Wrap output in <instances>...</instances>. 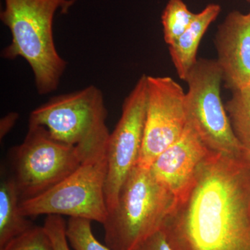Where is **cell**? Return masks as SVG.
Masks as SVG:
<instances>
[{
	"label": "cell",
	"instance_id": "obj_8",
	"mask_svg": "<svg viewBox=\"0 0 250 250\" xmlns=\"http://www.w3.org/2000/svg\"><path fill=\"white\" fill-rule=\"evenodd\" d=\"M147 77H140L125 99L121 118L108 139L105 184L108 211L116 205L122 186L139 161L147 111Z\"/></svg>",
	"mask_w": 250,
	"mask_h": 250
},
{
	"label": "cell",
	"instance_id": "obj_21",
	"mask_svg": "<svg viewBox=\"0 0 250 250\" xmlns=\"http://www.w3.org/2000/svg\"><path fill=\"white\" fill-rule=\"evenodd\" d=\"M77 0H71V3L72 4H74V3L75 2V1H76Z\"/></svg>",
	"mask_w": 250,
	"mask_h": 250
},
{
	"label": "cell",
	"instance_id": "obj_20",
	"mask_svg": "<svg viewBox=\"0 0 250 250\" xmlns=\"http://www.w3.org/2000/svg\"><path fill=\"white\" fill-rule=\"evenodd\" d=\"M19 116L17 113L11 112L1 118L0 121V139H2L14 127Z\"/></svg>",
	"mask_w": 250,
	"mask_h": 250
},
{
	"label": "cell",
	"instance_id": "obj_15",
	"mask_svg": "<svg viewBox=\"0 0 250 250\" xmlns=\"http://www.w3.org/2000/svg\"><path fill=\"white\" fill-rule=\"evenodd\" d=\"M196 14L191 12L183 0H168L161 16L164 41L168 45L185 32Z\"/></svg>",
	"mask_w": 250,
	"mask_h": 250
},
{
	"label": "cell",
	"instance_id": "obj_12",
	"mask_svg": "<svg viewBox=\"0 0 250 250\" xmlns=\"http://www.w3.org/2000/svg\"><path fill=\"white\" fill-rule=\"evenodd\" d=\"M221 12V6L209 4L196 14L190 25L178 40L169 45L174 68L181 80L185 81L197 60L199 46L206 31Z\"/></svg>",
	"mask_w": 250,
	"mask_h": 250
},
{
	"label": "cell",
	"instance_id": "obj_11",
	"mask_svg": "<svg viewBox=\"0 0 250 250\" xmlns=\"http://www.w3.org/2000/svg\"><path fill=\"white\" fill-rule=\"evenodd\" d=\"M212 152L187 123L180 139L156 158L150 169L177 198L190 185L199 166Z\"/></svg>",
	"mask_w": 250,
	"mask_h": 250
},
{
	"label": "cell",
	"instance_id": "obj_14",
	"mask_svg": "<svg viewBox=\"0 0 250 250\" xmlns=\"http://www.w3.org/2000/svg\"><path fill=\"white\" fill-rule=\"evenodd\" d=\"M225 108L237 139L250 154V85L233 92Z\"/></svg>",
	"mask_w": 250,
	"mask_h": 250
},
{
	"label": "cell",
	"instance_id": "obj_1",
	"mask_svg": "<svg viewBox=\"0 0 250 250\" xmlns=\"http://www.w3.org/2000/svg\"><path fill=\"white\" fill-rule=\"evenodd\" d=\"M172 250H250V154L212 152L161 229Z\"/></svg>",
	"mask_w": 250,
	"mask_h": 250
},
{
	"label": "cell",
	"instance_id": "obj_2",
	"mask_svg": "<svg viewBox=\"0 0 250 250\" xmlns=\"http://www.w3.org/2000/svg\"><path fill=\"white\" fill-rule=\"evenodd\" d=\"M0 20L11 31V42L1 57H22L29 64L38 93L47 95L58 88L67 62L59 55L54 39V18L68 0H4Z\"/></svg>",
	"mask_w": 250,
	"mask_h": 250
},
{
	"label": "cell",
	"instance_id": "obj_18",
	"mask_svg": "<svg viewBox=\"0 0 250 250\" xmlns=\"http://www.w3.org/2000/svg\"><path fill=\"white\" fill-rule=\"evenodd\" d=\"M67 224L61 215H47L43 228L48 235L54 250H70L66 236Z\"/></svg>",
	"mask_w": 250,
	"mask_h": 250
},
{
	"label": "cell",
	"instance_id": "obj_19",
	"mask_svg": "<svg viewBox=\"0 0 250 250\" xmlns=\"http://www.w3.org/2000/svg\"><path fill=\"white\" fill-rule=\"evenodd\" d=\"M134 250H172L164 231L160 229L148 237Z\"/></svg>",
	"mask_w": 250,
	"mask_h": 250
},
{
	"label": "cell",
	"instance_id": "obj_13",
	"mask_svg": "<svg viewBox=\"0 0 250 250\" xmlns=\"http://www.w3.org/2000/svg\"><path fill=\"white\" fill-rule=\"evenodd\" d=\"M19 194L12 177L0 184V250L34 227L20 210Z\"/></svg>",
	"mask_w": 250,
	"mask_h": 250
},
{
	"label": "cell",
	"instance_id": "obj_22",
	"mask_svg": "<svg viewBox=\"0 0 250 250\" xmlns=\"http://www.w3.org/2000/svg\"><path fill=\"white\" fill-rule=\"evenodd\" d=\"M247 1H248V2H250V0H247Z\"/></svg>",
	"mask_w": 250,
	"mask_h": 250
},
{
	"label": "cell",
	"instance_id": "obj_4",
	"mask_svg": "<svg viewBox=\"0 0 250 250\" xmlns=\"http://www.w3.org/2000/svg\"><path fill=\"white\" fill-rule=\"evenodd\" d=\"M107 115L103 92L90 85L49 99L31 111L29 125L44 126L54 139L75 147L85 164L106 157Z\"/></svg>",
	"mask_w": 250,
	"mask_h": 250
},
{
	"label": "cell",
	"instance_id": "obj_7",
	"mask_svg": "<svg viewBox=\"0 0 250 250\" xmlns=\"http://www.w3.org/2000/svg\"><path fill=\"white\" fill-rule=\"evenodd\" d=\"M106 157L85 163L52 188L34 198L21 202L25 217L67 215L103 224L108 215L105 197Z\"/></svg>",
	"mask_w": 250,
	"mask_h": 250
},
{
	"label": "cell",
	"instance_id": "obj_16",
	"mask_svg": "<svg viewBox=\"0 0 250 250\" xmlns=\"http://www.w3.org/2000/svg\"><path fill=\"white\" fill-rule=\"evenodd\" d=\"M91 220L70 218L66 227L67 241L75 250H112L102 244L94 236Z\"/></svg>",
	"mask_w": 250,
	"mask_h": 250
},
{
	"label": "cell",
	"instance_id": "obj_10",
	"mask_svg": "<svg viewBox=\"0 0 250 250\" xmlns=\"http://www.w3.org/2000/svg\"><path fill=\"white\" fill-rule=\"evenodd\" d=\"M217 62L225 86L232 92L250 85V13L233 11L218 26Z\"/></svg>",
	"mask_w": 250,
	"mask_h": 250
},
{
	"label": "cell",
	"instance_id": "obj_6",
	"mask_svg": "<svg viewBox=\"0 0 250 250\" xmlns=\"http://www.w3.org/2000/svg\"><path fill=\"white\" fill-rule=\"evenodd\" d=\"M11 155L21 202L52 188L82 164L75 147L54 139L39 125H29L25 139L11 149Z\"/></svg>",
	"mask_w": 250,
	"mask_h": 250
},
{
	"label": "cell",
	"instance_id": "obj_17",
	"mask_svg": "<svg viewBox=\"0 0 250 250\" xmlns=\"http://www.w3.org/2000/svg\"><path fill=\"white\" fill-rule=\"evenodd\" d=\"M1 250H54V248L43 227L34 226Z\"/></svg>",
	"mask_w": 250,
	"mask_h": 250
},
{
	"label": "cell",
	"instance_id": "obj_5",
	"mask_svg": "<svg viewBox=\"0 0 250 250\" xmlns=\"http://www.w3.org/2000/svg\"><path fill=\"white\" fill-rule=\"evenodd\" d=\"M187 123L211 152L238 156L246 152L233 132L221 98L223 74L216 60L200 59L186 79Z\"/></svg>",
	"mask_w": 250,
	"mask_h": 250
},
{
	"label": "cell",
	"instance_id": "obj_3",
	"mask_svg": "<svg viewBox=\"0 0 250 250\" xmlns=\"http://www.w3.org/2000/svg\"><path fill=\"white\" fill-rule=\"evenodd\" d=\"M176 197L153 174L136 165L126 177L115 207L103 224L106 246L112 250H134L160 230Z\"/></svg>",
	"mask_w": 250,
	"mask_h": 250
},
{
	"label": "cell",
	"instance_id": "obj_9",
	"mask_svg": "<svg viewBox=\"0 0 250 250\" xmlns=\"http://www.w3.org/2000/svg\"><path fill=\"white\" fill-rule=\"evenodd\" d=\"M186 93L170 77H147V111L137 165L150 167L187 127Z\"/></svg>",
	"mask_w": 250,
	"mask_h": 250
}]
</instances>
